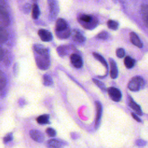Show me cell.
<instances>
[{
  "mask_svg": "<svg viewBox=\"0 0 148 148\" xmlns=\"http://www.w3.org/2000/svg\"><path fill=\"white\" fill-rule=\"evenodd\" d=\"M33 48L38 67L42 70L47 69L50 65L49 50L39 44L34 45Z\"/></svg>",
  "mask_w": 148,
  "mask_h": 148,
  "instance_id": "obj_1",
  "label": "cell"
},
{
  "mask_svg": "<svg viewBox=\"0 0 148 148\" xmlns=\"http://www.w3.org/2000/svg\"><path fill=\"white\" fill-rule=\"evenodd\" d=\"M78 21L82 27L88 29L94 28L98 24V20L94 16L87 14H80L78 17Z\"/></svg>",
  "mask_w": 148,
  "mask_h": 148,
  "instance_id": "obj_2",
  "label": "cell"
},
{
  "mask_svg": "<svg viewBox=\"0 0 148 148\" xmlns=\"http://www.w3.org/2000/svg\"><path fill=\"white\" fill-rule=\"evenodd\" d=\"M145 85V81L140 76L134 77L128 83V87L132 91H138Z\"/></svg>",
  "mask_w": 148,
  "mask_h": 148,
  "instance_id": "obj_3",
  "label": "cell"
},
{
  "mask_svg": "<svg viewBox=\"0 0 148 148\" xmlns=\"http://www.w3.org/2000/svg\"><path fill=\"white\" fill-rule=\"evenodd\" d=\"M108 92L110 98L115 102L120 101L122 97L121 91L117 88L111 87L108 89Z\"/></svg>",
  "mask_w": 148,
  "mask_h": 148,
  "instance_id": "obj_4",
  "label": "cell"
},
{
  "mask_svg": "<svg viewBox=\"0 0 148 148\" xmlns=\"http://www.w3.org/2000/svg\"><path fill=\"white\" fill-rule=\"evenodd\" d=\"M66 143L59 139H51L47 141V146L49 148H61L64 147Z\"/></svg>",
  "mask_w": 148,
  "mask_h": 148,
  "instance_id": "obj_5",
  "label": "cell"
},
{
  "mask_svg": "<svg viewBox=\"0 0 148 148\" xmlns=\"http://www.w3.org/2000/svg\"><path fill=\"white\" fill-rule=\"evenodd\" d=\"M29 135L31 138L37 142H43L45 140L43 134L37 130H31L29 131Z\"/></svg>",
  "mask_w": 148,
  "mask_h": 148,
  "instance_id": "obj_6",
  "label": "cell"
},
{
  "mask_svg": "<svg viewBox=\"0 0 148 148\" xmlns=\"http://www.w3.org/2000/svg\"><path fill=\"white\" fill-rule=\"evenodd\" d=\"M38 35L42 41L50 42L53 39L51 33L48 30L45 29H40L38 31Z\"/></svg>",
  "mask_w": 148,
  "mask_h": 148,
  "instance_id": "obj_7",
  "label": "cell"
},
{
  "mask_svg": "<svg viewBox=\"0 0 148 148\" xmlns=\"http://www.w3.org/2000/svg\"><path fill=\"white\" fill-rule=\"evenodd\" d=\"M95 105H96L97 114H96L95 127L96 128H97L99 125L100 121H101V119L102 113V106L101 105V103L99 101L95 102Z\"/></svg>",
  "mask_w": 148,
  "mask_h": 148,
  "instance_id": "obj_8",
  "label": "cell"
},
{
  "mask_svg": "<svg viewBox=\"0 0 148 148\" xmlns=\"http://www.w3.org/2000/svg\"><path fill=\"white\" fill-rule=\"evenodd\" d=\"M71 62L72 64L76 68H80L83 66V60L82 57L77 54H72L71 57Z\"/></svg>",
  "mask_w": 148,
  "mask_h": 148,
  "instance_id": "obj_9",
  "label": "cell"
},
{
  "mask_svg": "<svg viewBox=\"0 0 148 148\" xmlns=\"http://www.w3.org/2000/svg\"><path fill=\"white\" fill-rule=\"evenodd\" d=\"M72 36L73 40L77 43H83L86 40V38L83 34L78 30H73L72 34Z\"/></svg>",
  "mask_w": 148,
  "mask_h": 148,
  "instance_id": "obj_10",
  "label": "cell"
},
{
  "mask_svg": "<svg viewBox=\"0 0 148 148\" xmlns=\"http://www.w3.org/2000/svg\"><path fill=\"white\" fill-rule=\"evenodd\" d=\"M109 62L110 67V77L112 79H116L118 76V69L117 67V64L115 61L112 58L109 59Z\"/></svg>",
  "mask_w": 148,
  "mask_h": 148,
  "instance_id": "obj_11",
  "label": "cell"
},
{
  "mask_svg": "<svg viewBox=\"0 0 148 148\" xmlns=\"http://www.w3.org/2000/svg\"><path fill=\"white\" fill-rule=\"evenodd\" d=\"M68 25L66 21L63 18H58L56 23V29L55 31H60L68 28Z\"/></svg>",
  "mask_w": 148,
  "mask_h": 148,
  "instance_id": "obj_12",
  "label": "cell"
},
{
  "mask_svg": "<svg viewBox=\"0 0 148 148\" xmlns=\"http://www.w3.org/2000/svg\"><path fill=\"white\" fill-rule=\"evenodd\" d=\"M128 105L129 106L138 114L139 115H142V112L141 110V108L140 107V106L137 104L132 98H131L130 97H128Z\"/></svg>",
  "mask_w": 148,
  "mask_h": 148,
  "instance_id": "obj_13",
  "label": "cell"
},
{
  "mask_svg": "<svg viewBox=\"0 0 148 148\" xmlns=\"http://www.w3.org/2000/svg\"><path fill=\"white\" fill-rule=\"evenodd\" d=\"M130 40L133 45H134L135 46L139 48H141L143 47L142 42H141V40H140V39L135 33L133 32H131L130 34Z\"/></svg>",
  "mask_w": 148,
  "mask_h": 148,
  "instance_id": "obj_14",
  "label": "cell"
},
{
  "mask_svg": "<svg viewBox=\"0 0 148 148\" xmlns=\"http://www.w3.org/2000/svg\"><path fill=\"white\" fill-rule=\"evenodd\" d=\"M50 14L53 17L56 16L58 13V6L56 0H49Z\"/></svg>",
  "mask_w": 148,
  "mask_h": 148,
  "instance_id": "obj_15",
  "label": "cell"
},
{
  "mask_svg": "<svg viewBox=\"0 0 148 148\" xmlns=\"http://www.w3.org/2000/svg\"><path fill=\"white\" fill-rule=\"evenodd\" d=\"M141 16L142 20L146 25L148 27V5H143L141 7Z\"/></svg>",
  "mask_w": 148,
  "mask_h": 148,
  "instance_id": "obj_16",
  "label": "cell"
},
{
  "mask_svg": "<svg viewBox=\"0 0 148 148\" xmlns=\"http://www.w3.org/2000/svg\"><path fill=\"white\" fill-rule=\"evenodd\" d=\"M56 36L61 39H64L68 38L71 35V29L69 27L66 28L65 29L60 31H55Z\"/></svg>",
  "mask_w": 148,
  "mask_h": 148,
  "instance_id": "obj_17",
  "label": "cell"
},
{
  "mask_svg": "<svg viewBox=\"0 0 148 148\" xmlns=\"http://www.w3.org/2000/svg\"><path fill=\"white\" fill-rule=\"evenodd\" d=\"M37 122L40 124H46L49 123V115L45 114L39 116L36 119Z\"/></svg>",
  "mask_w": 148,
  "mask_h": 148,
  "instance_id": "obj_18",
  "label": "cell"
},
{
  "mask_svg": "<svg viewBox=\"0 0 148 148\" xmlns=\"http://www.w3.org/2000/svg\"><path fill=\"white\" fill-rule=\"evenodd\" d=\"M124 62L125 66H126V68H127L128 69H130V68H132V67H134V66L135 65V60L130 56H127L124 58Z\"/></svg>",
  "mask_w": 148,
  "mask_h": 148,
  "instance_id": "obj_19",
  "label": "cell"
},
{
  "mask_svg": "<svg viewBox=\"0 0 148 148\" xmlns=\"http://www.w3.org/2000/svg\"><path fill=\"white\" fill-rule=\"evenodd\" d=\"M8 35L5 28L0 26V43H4L8 40Z\"/></svg>",
  "mask_w": 148,
  "mask_h": 148,
  "instance_id": "obj_20",
  "label": "cell"
},
{
  "mask_svg": "<svg viewBox=\"0 0 148 148\" xmlns=\"http://www.w3.org/2000/svg\"><path fill=\"white\" fill-rule=\"evenodd\" d=\"M40 15V10L39 6L36 4H34L32 5V16L34 19H37Z\"/></svg>",
  "mask_w": 148,
  "mask_h": 148,
  "instance_id": "obj_21",
  "label": "cell"
},
{
  "mask_svg": "<svg viewBox=\"0 0 148 148\" xmlns=\"http://www.w3.org/2000/svg\"><path fill=\"white\" fill-rule=\"evenodd\" d=\"M43 81L44 85L46 86H51L53 84V81L51 77L47 74L43 75Z\"/></svg>",
  "mask_w": 148,
  "mask_h": 148,
  "instance_id": "obj_22",
  "label": "cell"
},
{
  "mask_svg": "<svg viewBox=\"0 0 148 148\" xmlns=\"http://www.w3.org/2000/svg\"><path fill=\"white\" fill-rule=\"evenodd\" d=\"M93 56L97 60H98L101 63H102L106 68H108V64L106 60H105V58L101 55H100L97 53H93Z\"/></svg>",
  "mask_w": 148,
  "mask_h": 148,
  "instance_id": "obj_23",
  "label": "cell"
},
{
  "mask_svg": "<svg viewBox=\"0 0 148 148\" xmlns=\"http://www.w3.org/2000/svg\"><path fill=\"white\" fill-rule=\"evenodd\" d=\"M107 25L109 28L112 30H117L119 27V23L117 21L112 20H109L108 21Z\"/></svg>",
  "mask_w": 148,
  "mask_h": 148,
  "instance_id": "obj_24",
  "label": "cell"
},
{
  "mask_svg": "<svg viewBox=\"0 0 148 148\" xmlns=\"http://www.w3.org/2000/svg\"><path fill=\"white\" fill-rule=\"evenodd\" d=\"M57 53L59 54V56H61V57L65 56L68 53V51H67L66 47H65V46H59L57 48Z\"/></svg>",
  "mask_w": 148,
  "mask_h": 148,
  "instance_id": "obj_25",
  "label": "cell"
},
{
  "mask_svg": "<svg viewBox=\"0 0 148 148\" xmlns=\"http://www.w3.org/2000/svg\"><path fill=\"white\" fill-rule=\"evenodd\" d=\"M93 80V82L100 88L102 90H106V87L105 86V84L101 81H99V80H97V79H92Z\"/></svg>",
  "mask_w": 148,
  "mask_h": 148,
  "instance_id": "obj_26",
  "label": "cell"
},
{
  "mask_svg": "<svg viewBox=\"0 0 148 148\" xmlns=\"http://www.w3.org/2000/svg\"><path fill=\"white\" fill-rule=\"evenodd\" d=\"M6 84V79L5 77L2 73V72L0 71V90L2 89Z\"/></svg>",
  "mask_w": 148,
  "mask_h": 148,
  "instance_id": "obj_27",
  "label": "cell"
},
{
  "mask_svg": "<svg viewBox=\"0 0 148 148\" xmlns=\"http://www.w3.org/2000/svg\"><path fill=\"white\" fill-rule=\"evenodd\" d=\"M109 36V35L108 34L107 32L106 31H102L100 33H99L97 36V38L99 39H102V40H105L106 39H108Z\"/></svg>",
  "mask_w": 148,
  "mask_h": 148,
  "instance_id": "obj_28",
  "label": "cell"
},
{
  "mask_svg": "<svg viewBox=\"0 0 148 148\" xmlns=\"http://www.w3.org/2000/svg\"><path fill=\"white\" fill-rule=\"evenodd\" d=\"M46 132L47 134L51 137H54L56 135V130L53 128H48L46 129Z\"/></svg>",
  "mask_w": 148,
  "mask_h": 148,
  "instance_id": "obj_29",
  "label": "cell"
},
{
  "mask_svg": "<svg viewBox=\"0 0 148 148\" xmlns=\"http://www.w3.org/2000/svg\"><path fill=\"white\" fill-rule=\"evenodd\" d=\"M116 56L119 58H123L125 55V51L123 48H119L116 50Z\"/></svg>",
  "mask_w": 148,
  "mask_h": 148,
  "instance_id": "obj_30",
  "label": "cell"
},
{
  "mask_svg": "<svg viewBox=\"0 0 148 148\" xmlns=\"http://www.w3.org/2000/svg\"><path fill=\"white\" fill-rule=\"evenodd\" d=\"M12 139H13V134L9 133L3 138V142L4 143H6L11 141Z\"/></svg>",
  "mask_w": 148,
  "mask_h": 148,
  "instance_id": "obj_31",
  "label": "cell"
},
{
  "mask_svg": "<svg viewBox=\"0 0 148 148\" xmlns=\"http://www.w3.org/2000/svg\"><path fill=\"white\" fill-rule=\"evenodd\" d=\"M135 143L138 146L141 147L144 146L146 144V142L143 139H137L135 142Z\"/></svg>",
  "mask_w": 148,
  "mask_h": 148,
  "instance_id": "obj_32",
  "label": "cell"
},
{
  "mask_svg": "<svg viewBox=\"0 0 148 148\" xmlns=\"http://www.w3.org/2000/svg\"><path fill=\"white\" fill-rule=\"evenodd\" d=\"M131 115H132V116L133 117V118H134L136 121H138V122H141L140 119L136 115V114H135V113H131Z\"/></svg>",
  "mask_w": 148,
  "mask_h": 148,
  "instance_id": "obj_33",
  "label": "cell"
},
{
  "mask_svg": "<svg viewBox=\"0 0 148 148\" xmlns=\"http://www.w3.org/2000/svg\"><path fill=\"white\" fill-rule=\"evenodd\" d=\"M2 56H3V51H2V49H1V47H0V58H2Z\"/></svg>",
  "mask_w": 148,
  "mask_h": 148,
  "instance_id": "obj_34",
  "label": "cell"
}]
</instances>
